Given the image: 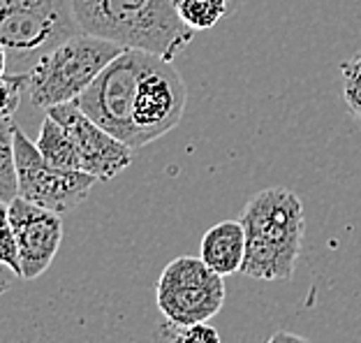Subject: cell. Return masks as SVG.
<instances>
[{
  "instance_id": "4",
  "label": "cell",
  "mask_w": 361,
  "mask_h": 343,
  "mask_svg": "<svg viewBox=\"0 0 361 343\" xmlns=\"http://www.w3.org/2000/svg\"><path fill=\"white\" fill-rule=\"evenodd\" d=\"M79 32L72 0H0V44L16 63L32 65Z\"/></svg>"
},
{
  "instance_id": "7",
  "label": "cell",
  "mask_w": 361,
  "mask_h": 343,
  "mask_svg": "<svg viewBox=\"0 0 361 343\" xmlns=\"http://www.w3.org/2000/svg\"><path fill=\"white\" fill-rule=\"evenodd\" d=\"M188 102L185 81L174 63L158 54H144L135 93V130L139 146L151 144L174 130L183 119Z\"/></svg>"
},
{
  "instance_id": "6",
  "label": "cell",
  "mask_w": 361,
  "mask_h": 343,
  "mask_svg": "<svg viewBox=\"0 0 361 343\" xmlns=\"http://www.w3.org/2000/svg\"><path fill=\"white\" fill-rule=\"evenodd\" d=\"M223 279L202 258L180 255L162 269L155 285V304L171 323H209L225 304Z\"/></svg>"
},
{
  "instance_id": "11",
  "label": "cell",
  "mask_w": 361,
  "mask_h": 343,
  "mask_svg": "<svg viewBox=\"0 0 361 343\" xmlns=\"http://www.w3.org/2000/svg\"><path fill=\"white\" fill-rule=\"evenodd\" d=\"M200 258L220 276L241 272L245 260V230L241 220H220L202 236Z\"/></svg>"
},
{
  "instance_id": "21",
  "label": "cell",
  "mask_w": 361,
  "mask_h": 343,
  "mask_svg": "<svg viewBox=\"0 0 361 343\" xmlns=\"http://www.w3.org/2000/svg\"><path fill=\"white\" fill-rule=\"evenodd\" d=\"M7 59H10V56H7V52H5V47L0 44V77L5 75L7 72Z\"/></svg>"
},
{
  "instance_id": "20",
  "label": "cell",
  "mask_w": 361,
  "mask_h": 343,
  "mask_svg": "<svg viewBox=\"0 0 361 343\" xmlns=\"http://www.w3.org/2000/svg\"><path fill=\"white\" fill-rule=\"evenodd\" d=\"M16 281H21L19 276H16L10 267H5V265H0V295H5L7 290L12 288V285L16 283Z\"/></svg>"
},
{
  "instance_id": "17",
  "label": "cell",
  "mask_w": 361,
  "mask_h": 343,
  "mask_svg": "<svg viewBox=\"0 0 361 343\" xmlns=\"http://www.w3.org/2000/svg\"><path fill=\"white\" fill-rule=\"evenodd\" d=\"M23 95H28V72H5L0 77V119H14Z\"/></svg>"
},
{
  "instance_id": "13",
  "label": "cell",
  "mask_w": 361,
  "mask_h": 343,
  "mask_svg": "<svg viewBox=\"0 0 361 343\" xmlns=\"http://www.w3.org/2000/svg\"><path fill=\"white\" fill-rule=\"evenodd\" d=\"M176 10L185 26L195 32L218 26V21L232 14L229 0H176Z\"/></svg>"
},
{
  "instance_id": "18",
  "label": "cell",
  "mask_w": 361,
  "mask_h": 343,
  "mask_svg": "<svg viewBox=\"0 0 361 343\" xmlns=\"http://www.w3.org/2000/svg\"><path fill=\"white\" fill-rule=\"evenodd\" d=\"M343 75V100L350 107V112L361 121V52L341 65Z\"/></svg>"
},
{
  "instance_id": "14",
  "label": "cell",
  "mask_w": 361,
  "mask_h": 343,
  "mask_svg": "<svg viewBox=\"0 0 361 343\" xmlns=\"http://www.w3.org/2000/svg\"><path fill=\"white\" fill-rule=\"evenodd\" d=\"M14 121L0 119V202H12L19 195L14 156Z\"/></svg>"
},
{
  "instance_id": "9",
  "label": "cell",
  "mask_w": 361,
  "mask_h": 343,
  "mask_svg": "<svg viewBox=\"0 0 361 343\" xmlns=\"http://www.w3.org/2000/svg\"><path fill=\"white\" fill-rule=\"evenodd\" d=\"M47 114L68 130L79 151L81 169L93 174L97 181H111L130 167L135 151L86 116L77 102L54 104Z\"/></svg>"
},
{
  "instance_id": "5",
  "label": "cell",
  "mask_w": 361,
  "mask_h": 343,
  "mask_svg": "<svg viewBox=\"0 0 361 343\" xmlns=\"http://www.w3.org/2000/svg\"><path fill=\"white\" fill-rule=\"evenodd\" d=\"M144 54L146 52H139V49H123L75 100L86 116H90L97 126L104 128L123 144H128L133 151L142 149L133 112Z\"/></svg>"
},
{
  "instance_id": "12",
  "label": "cell",
  "mask_w": 361,
  "mask_h": 343,
  "mask_svg": "<svg viewBox=\"0 0 361 343\" xmlns=\"http://www.w3.org/2000/svg\"><path fill=\"white\" fill-rule=\"evenodd\" d=\"M35 144H37L39 153H42V158L47 162H51L54 167L81 169L79 151H77L75 142H72L70 133L54 116H49V114L42 121V128H39V135H37Z\"/></svg>"
},
{
  "instance_id": "16",
  "label": "cell",
  "mask_w": 361,
  "mask_h": 343,
  "mask_svg": "<svg viewBox=\"0 0 361 343\" xmlns=\"http://www.w3.org/2000/svg\"><path fill=\"white\" fill-rule=\"evenodd\" d=\"M0 265L10 267L12 272L23 281L21 274V258H19V243L10 220V202H0Z\"/></svg>"
},
{
  "instance_id": "2",
  "label": "cell",
  "mask_w": 361,
  "mask_h": 343,
  "mask_svg": "<svg viewBox=\"0 0 361 343\" xmlns=\"http://www.w3.org/2000/svg\"><path fill=\"white\" fill-rule=\"evenodd\" d=\"M81 32L174 61L195 40L176 0H72Z\"/></svg>"
},
{
  "instance_id": "15",
  "label": "cell",
  "mask_w": 361,
  "mask_h": 343,
  "mask_svg": "<svg viewBox=\"0 0 361 343\" xmlns=\"http://www.w3.org/2000/svg\"><path fill=\"white\" fill-rule=\"evenodd\" d=\"M155 343H220V334L209 323L178 325L165 318L155 330Z\"/></svg>"
},
{
  "instance_id": "3",
  "label": "cell",
  "mask_w": 361,
  "mask_h": 343,
  "mask_svg": "<svg viewBox=\"0 0 361 343\" xmlns=\"http://www.w3.org/2000/svg\"><path fill=\"white\" fill-rule=\"evenodd\" d=\"M123 52L109 40L79 32L39 56L28 68V95L32 107L75 102L93 79Z\"/></svg>"
},
{
  "instance_id": "8",
  "label": "cell",
  "mask_w": 361,
  "mask_h": 343,
  "mask_svg": "<svg viewBox=\"0 0 361 343\" xmlns=\"http://www.w3.org/2000/svg\"><path fill=\"white\" fill-rule=\"evenodd\" d=\"M14 156H16V181L19 198L35 202L51 211H72L79 207L95 186L97 179L81 169L54 167L39 153L37 144L16 126L14 130Z\"/></svg>"
},
{
  "instance_id": "10",
  "label": "cell",
  "mask_w": 361,
  "mask_h": 343,
  "mask_svg": "<svg viewBox=\"0 0 361 343\" xmlns=\"http://www.w3.org/2000/svg\"><path fill=\"white\" fill-rule=\"evenodd\" d=\"M10 220L19 243L23 281L42 276L51 267L63 241V218L59 211L16 198L10 202Z\"/></svg>"
},
{
  "instance_id": "1",
  "label": "cell",
  "mask_w": 361,
  "mask_h": 343,
  "mask_svg": "<svg viewBox=\"0 0 361 343\" xmlns=\"http://www.w3.org/2000/svg\"><path fill=\"white\" fill-rule=\"evenodd\" d=\"M243 276L257 281H290L306 239V211L297 193L283 186L264 188L243 207Z\"/></svg>"
},
{
  "instance_id": "22",
  "label": "cell",
  "mask_w": 361,
  "mask_h": 343,
  "mask_svg": "<svg viewBox=\"0 0 361 343\" xmlns=\"http://www.w3.org/2000/svg\"><path fill=\"white\" fill-rule=\"evenodd\" d=\"M245 3V0H229V10H232V14L236 12V10H239V7Z\"/></svg>"
},
{
  "instance_id": "19",
  "label": "cell",
  "mask_w": 361,
  "mask_h": 343,
  "mask_svg": "<svg viewBox=\"0 0 361 343\" xmlns=\"http://www.w3.org/2000/svg\"><path fill=\"white\" fill-rule=\"evenodd\" d=\"M267 343H310V341L306 337H299V334H294V332L281 330V332H276L274 337H269Z\"/></svg>"
}]
</instances>
